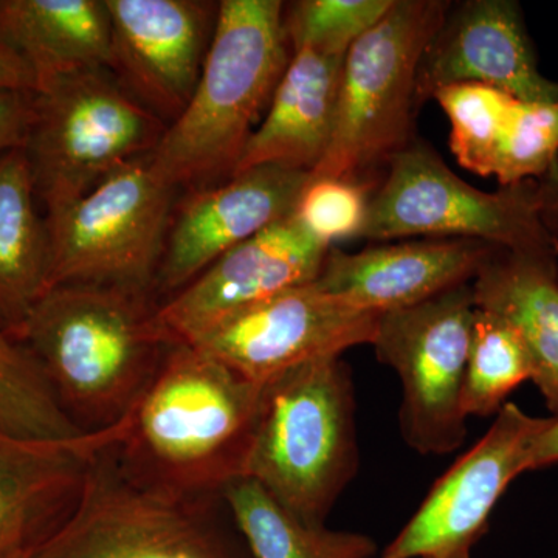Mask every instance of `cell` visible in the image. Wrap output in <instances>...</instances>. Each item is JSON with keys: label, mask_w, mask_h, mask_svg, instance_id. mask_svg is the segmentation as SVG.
Instances as JSON below:
<instances>
[{"label": "cell", "mask_w": 558, "mask_h": 558, "mask_svg": "<svg viewBox=\"0 0 558 558\" xmlns=\"http://www.w3.org/2000/svg\"><path fill=\"white\" fill-rule=\"evenodd\" d=\"M112 32L110 72L167 126L199 83L219 3L204 0H105Z\"/></svg>", "instance_id": "5bb4252c"}, {"label": "cell", "mask_w": 558, "mask_h": 558, "mask_svg": "<svg viewBox=\"0 0 558 558\" xmlns=\"http://www.w3.org/2000/svg\"><path fill=\"white\" fill-rule=\"evenodd\" d=\"M98 435L75 506L35 558H255L223 497H178L145 486Z\"/></svg>", "instance_id": "8992f818"}, {"label": "cell", "mask_w": 558, "mask_h": 558, "mask_svg": "<svg viewBox=\"0 0 558 558\" xmlns=\"http://www.w3.org/2000/svg\"><path fill=\"white\" fill-rule=\"evenodd\" d=\"M360 238L472 240L510 252L558 255V170L487 193L454 174L424 140L388 160Z\"/></svg>", "instance_id": "5b68a950"}, {"label": "cell", "mask_w": 558, "mask_h": 558, "mask_svg": "<svg viewBox=\"0 0 558 558\" xmlns=\"http://www.w3.org/2000/svg\"><path fill=\"white\" fill-rule=\"evenodd\" d=\"M369 558H380L379 556H374V557H369Z\"/></svg>", "instance_id": "e575fe53"}, {"label": "cell", "mask_w": 558, "mask_h": 558, "mask_svg": "<svg viewBox=\"0 0 558 558\" xmlns=\"http://www.w3.org/2000/svg\"><path fill=\"white\" fill-rule=\"evenodd\" d=\"M343 61L312 49L293 50L233 175L271 165L306 172L318 167L332 137Z\"/></svg>", "instance_id": "d6986e66"}, {"label": "cell", "mask_w": 558, "mask_h": 558, "mask_svg": "<svg viewBox=\"0 0 558 558\" xmlns=\"http://www.w3.org/2000/svg\"><path fill=\"white\" fill-rule=\"evenodd\" d=\"M454 84H483L521 101L558 102V81L539 70L523 9L515 0L450 2L418 64V110Z\"/></svg>", "instance_id": "9a60e30c"}, {"label": "cell", "mask_w": 558, "mask_h": 558, "mask_svg": "<svg viewBox=\"0 0 558 558\" xmlns=\"http://www.w3.org/2000/svg\"><path fill=\"white\" fill-rule=\"evenodd\" d=\"M473 546L464 545L458 546V548H451L447 550H440V553L432 554L424 558H472Z\"/></svg>", "instance_id": "d6a6232c"}, {"label": "cell", "mask_w": 558, "mask_h": 558, "mask_svg": "<svg viewBox=\"0 0 558 558\" xmlns=\"http://www.w3.org/2000/svg\"><path fill=\"white\" fill-rule=\"evenodd\" d=\"M473 449L444 473L380 558H424L475 545L506 488L531 470L532 450L553 417L506 402Z\"/></svg>", "instance_id": "8fae6325"}, {"label": "cell", "mask_w": 558, "mask_h": 558, "mask_svg": "<svg viewBox=\"0 0 558 558\" xmlns=\"http://www.w3.org/2000/svg\"><path fill=\"white\" fill-rule=\"evenodd\" d=\"M379 318L312 281L250 307L194 347L264 384L296 366L373 344Z\"/></svg>", "instance_id": "7c38bea8"}, {"label": "cell", "mask_w": 558, "mask_h": 558, "mask_svg": "<svg viewBox=\"0 0 558 558\" xmlns=\"http://www.w3.org/2000/svg\"><path fill=\"white\" fill-rule=\"evenodd\" d=\"M167 128L108 69L73 73L35 92L22 148L47 216L149 157Z\"/></svg>", "instance_id": "ba28073f"}, {"label": "cell", "mask_w": 558, "mask_h": 558, "mask_svg": "<svg viewBox=\"0 0 558 558\" xmlns=\"http://www.w3.org/2000/svg\"><path fill=\"white\" fill-rule=\"evenodd\" d=\"M433 100L449 117L450 149L458 165L487 178L499 135L519 98L483 84H454Z\"/></svg>", "instance_id": "484cf974"}, {"label": "cell", "mask_w": 558, "mask_h": 558, "mask_svg": "<svg viewBox=\"0 0 558 558\" xmlns=\"http://www.w3.org/2000/svg\"><path fill=\"white\" fill-rule=\"evenodd\" d=\"M0 558H35V549H20L3 554Z\"/></svg>", "instance_id": "836d02e7"}, {"label": "cell", "mask_w": 558, "mask_h": 558, "mask_svg": "<svg viewBox=\"0 0 558 558\" xmlns=\"http://www.w3.org/2000/svg\"><path fill=\"white\" fill-rule=\"evenodd\" d=\"M311 172L258 167L194 191L172 211L154 295L165 301L295 208Z\"/></svg>", "instance_id": "2e32d148"}, {"label": "cell", "mask_w": 558, "mask_h": 558, "mask_svg": "<svg viewBox=\"0 0 558 558\" xmlns=\"http://www.w3.org/2000/svg\"><path fill=\"white\" fill-rule=\"evenodd\" d=\"M0 43L31 65L38 90L73 73L112 69L105 0H0Z\"/></svg>", "instance_id": "44dd1931"}, {"label": "cell", "mask_w": 558, "mask_h": 558, "mask_svg": "<svg viewBox=\"0 0 558 558\" xmlns=\"http://www.w3.org/2000/svg\"><path fill=\"white\" fill-rule=\"evenodd\" d=\"M355 388L341 357L264 381L244 478L312 526L329 513L360 465Z\"/></svg>", "instance_id": "277c9868"}, {"label": "cell", "mask_w": 558, "mask_h": 558, "mask_svg": "<svg viewBox=\"0 0 558 558\" xmlns=\"http://www.w3.org/2000/svg\"><path fill=\"white\" fill-rule=\"evenodd\" d=\"M223 499L255 558L379 556L368 535L312 526L279 505L256 481H234L223 492Z\"/></svg>", "instance_id": "603a6c76"}, {"label": "cell", "mask_w": 558, "mask_h": 558, "mask_svg": "<svg viewBox=\"0 0 558 558\" xmlns=\"http://www.w3.org/2000/svg\"><path fill=\"white\" fill-rule=\"evenodd\" d=\"M98 433L73 440L0 436V556L36 549L75 506Z\"/></svg>", "instance_id": "ac0fdd59"}, {"label": "cell", "mask_w": 558, "mask_h": 558, "mask_svg": "<svg viewBox=\"0 0 558 558\" xmlns=\"http://www.w3.org/2000/svg\"><path fill=\"white\" fill-rule=\"evenodd\" d=\"M478 310L517 329L534 365L535 387L558 416V255L497 248L472 281Z\"/></svg>", "instance_id": "ffe728a7"}, {"label": "cell", "mask_w": 558, "mask_h": 558, "mask_svg": "<svg viewBox=\"0 0 558 558\" xmlns=\"http://www.w3.org/2000/svg\"><path fill=\"white\" fill-rule=\"evenodd\" d=\"M24 148L0 154V329L16 337L50 288L47 219Z\"/></svg>", "instance_id": "7402d4cb"}, {"label": "cell", "mask_w": 558, "mask_h": 558, "mask_svg": "<svg viewBox=\"0 0 558 558\" xmlns=\"http://www.w3.org/2000/svg\"><path fill=\"white\" fill-rule=\"evenodd\" d=\"M0 436L73 440L81 432L62 409L31 349L0 329Z\"/></svg>", "instance_id": "cb8c5ba5"}, {"label": "cell", "mask_w": 558, "mask_h": 558, "mask_svg": "<svg viewBox=\"0 0 558 558\" xmlns=\"http://www.w3.org/2000/svg\"><path fill=\"white\" fill-rule=\"evenodd\" d=\"M497 248L481 241L429 238L357 253L333 247L315 284L360 310L388 314L469 284Z\"/></svg>", "instance_id": "e0dca14e"}, {"label": "cell", "mask_w": 558, "mask_h": 558, "mask_svg": "<svg viewBox=\"0 0 558 558\" xmlns=\"http://www.w3.org/2000/svg\"><path fill=\"white\" fill-rule=\"evenodd\" d=\"M558 464V416L550 418V424L535 442L531 457V470L550 468Z\"/></svg>", "instance_id": "1f68e13d"}, {"label": "cell", "mask_w": 558, "mask_h": 558, "mask_svg": "<svg viewBox=\"0 0 558 558\" xmlns=\"http://www.w3.org/2000/svg\"><path fill=\"white\" fill-rule=\"evenodd\" d=\"M450 2L395 0L344 57L332 137L311 178L362 180L416 140L418 64Z\"/></svg>", "instance_id": "52a82bcc"}, {"label": "cell", "mask_w": 558, "mask_h": 558, "mask_svg": "<svg viewBox=\"0 0 558 558\" xmlns=\"http://www.w3.org/2000/svg\"><path fill=\"white\" fill-rule=\"evenodd\" d=\"M263 384L204 348L174 344L102 446L138 483L189 498L223 497L244 478Z\"/></svg>", "instance_id": "6da1fadb"}, {"label": "cell", "mask_w": 558, "mask_h": 558, "mask_svg": "<svg viewBox=\"0 0 558 558\" xmlns=\"http://www.w3.org/2000/svg\"><path fill=\"white\" fill-rule=\"evenodd\" d=\"M475 312L469 282L380 315L371 347L402 381L400 433L424 457L453 453L468 436L462 389Z\"/></svg>", "instance_id": "30bf717a"}, {"label": "cell", "mask_w": 558, "mask_h": 558, "mask_svg": "<svg viewBox=\"0 0 558 558\" xmlns=\"http://www.w3.org/2000/svg\"><path fill=\"white\" fill-rule=\"evenodd\" d=\"M33 100L35 92L0 89V154L24 146Z\"/></svg>", "instance_id": "f546056e"}, {"label": "cell", "mask_w": 558, "mask_h": 558, "mask_svg": "<svg viewBox=\"0 0 558 558\" xmlns=\"http://www.w3.org/2000/svg\"><path fill=\"white\" fill-rule=\"evenodd\" d=\"M0 89L38 92L35 73L16 51L0 43Z\"/></svg>", "instance_id": "4dcf8cb0"}, {"label": "cell", "mask_w": 558, "mask_h": 558, "mask_svg": "<svg viewBox=\"0 0 558 558\" xmlns=\"http://www.w3.org/2000/svg\"><path fill=\"white\" fill-rule=\"evenodd\" d=\"M159 304L140 290L57 286L16 333L86 435L120 424L174 347L157 317Z\"/></svg>", "instance_id": "7a4b0ae2"}, {"label": "cell", "mask_w": 558, "mask_h": 558, "mask_svg": "<svg viewBox=\"0 0 558 558\" xmlns=\"http://www.w3.org/2000/svg\"><path fill=\"white\" fill-rule=\"evenodd\" d=\"M369 197L363 180L310 175L292 215L315 240L332 248L333 242L360 238Z\"/></svg>", "instance_id": "f1b7e54d"}, {"label": "cell", "mask_w": 558, "mask_h": 558, "mask_svg": "<svg viewBox=\"0 0 558 558\" xmlns=\"http://www.w3.org/2000/svg\"><path fill=\"white\" fill-rule=\"evenodd\" d=\"M532 377L531 354L517 329L476 307L462 389V409L468 417L494 416L510 392Z\"/></svg>", "instance_id": "d4e9b609"}, {"label": "cell", "mask_w": 558, "mask_h": 558, "mask_svg": "<svg viewBox=\"0 0 558 558\" xmlns=\"http://www.w3.org/2000/svg\"><path fill=\"white\" fill-rule=\"evenodd\" d=\"M175 191L150 171L145 157L47 216L49 289L97 284L154 293Z\"/></svg>", "instance_id": "9c48e42d"}, {"label": "cell", "mask_w": 558, "mask_h": 558, "mask_svg": "<svg viewBox=\"0 0 558 558\" xmlns=\"http://www.w3.org/2000/svg\"><path fill=\"white\" fill-rule=\"evenodd\" d=\"M279 0L219 2L199 83L148 157L174 190L230 179L292 58Z\"/></svg>", "instance_id": "3957f363"}, {"label": "cell", "mask_w": 558, "mask_h": 558, "mask_svg": "<svg viewBox=\"0 0 558 558\" xmlns=\"http://www.w3.org/2000/svg\"><path fill=\"white\" fill-rule=\"evenodd\" d=\"M329 250L290 215L161 301L157 317L172 343L199 344L250 307L315 281Z\"/></svg>", "instance_id": "4fadbf2b"}, {"label": "cell", "mask_w": 558, "mask_h": 558, "mask_svg": "<svg viewBox=\"0 0 558 558\" xmlns=\"http://www.w3.org/2000/svg\"><path fill=\"white\" fill-rule=\"evenodd\" d=\"M558 170V102L517 101L492 156L487 178L509 186Z\"/></svg>", "instance_id": "4316f807"}, {"label": "cell", "mask_w": 558, "mask_h": 558, "mask_svg": "<svg viewBox=\"0 0 558 558\" xmlns=\"http://www.w3.org/2000/svg\"><path fill=\"white\" fill-rule=\"evenodd\" d=\"M395 0H299L284 3L286 35L293 50L344 58L391 9Z\"/></svg>", "instance_id": "83f0119b"}]
</instances>
